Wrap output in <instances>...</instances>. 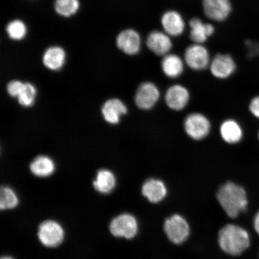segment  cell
I'll list each match as a JSON object with an SVG mask.
<instances>
[{"mask_svg":"<svg viewBox=\"0 0 259 259\" xmlns=\"http://www.w3.org/2000/svg\"><path fill=\"white\" fill-rule=\"evenodd\" d=\"M217 198L230 218L235 219L247 208V193L242 187L228 182L219 188Z\"/></svg>","mask_w":259,"mask_h":259,"instance_id":"6da1fadb","label":"cell"},{"mask_svg":"<svg viewBox=\"0 0 259 259\" xmlns=\"http://www.w3.org/2000/svg\"><path fill=\"white\" fill-rule=\"evenodd\" d=\"M219 244L226 254L238 256L250 247V235L241 226L227 225L219 231Z\"/></svg>","mask_w":259,"mask_h":259,"instance_id":"7a4b0ae2","label":"cell"},{"mask_svg":"<svg viewBox=\"0 0 259 259\" xmlns=\"http://www.w3.org/2000/svg\"><path fill=\"white\" fill-rule=\"evenodd\" d=\"M163 228L168 239L174 244H182L190 235L189 223L179 214H174L166 219Z\"/></svg>","mask_w":259,"mask_h":259,"instance_id":"3957f363","label":"cell"},{"mask_svg":"<svg viewBox=\"0 0 259 259\" xmlns=\"http://www.w3.org/2000/svg\"><path fill=\"white\" fill-rule=\"evenodd\" d=\"M138 223L134 215L123 213L112 220L110 226L112 234L116 237L132 239L137 235Z\"/></svg>","mask_w":259,"mask_h":259,"instance_id":"277c9868","label":"cell"},{"mask_svg":"<svg viewBox=\"0 0 259 259\" xmlns=\"http://www.w3.org/2000/svg\"><path fill=\"white\" fill-rule=\"evenodd\" d=\"M184 61L190 69L197 71L205 69L210 63L209 52L202 44H194L187 48Z\"/></svg>","mask_w":259,"mask_h":259,"instance_id":"5b68a950","label":"cell"},{"mask_svg":"<svg viewBox=\"0 0 259 259\" xmlns=\"http://www.w3.org/2000/svg\"><path fill=\"white\" fill-rule=\"evenodd\" d=\"M184 128L191 138L201 140L209 134L210 124L205 116L195 113L187 116L184 122Z\"/></svg>","mask_w":259,"mask_h":259,"instance_id":"8992f818","label":"cell"},{"mask_svg":"<svg viewBox=\"0 0 259 259\" xmlns=\"http://www.w3.org/2000/svg\"><path fill=\"white\" fill-rule=\"evenodd\" d=\"M38 236L44 245L48 247H55L63 241L64 231L58 223L50 220L44 222L40 226Z\"/></svg>","mask_w":259,"mask_h":259,"instance_id":"52a82bcc","label":"cell"},{"mask_svg":"<svg viewBox=\"0 0 259 259\" xmlns=\"http://www.w3.org/2000/svg\"><path fill=\"white\" fill-rule=\"evenodd\" d=\"M202 5L206 16L218 22L228 19L232 9L230 0H202Z\"/></svg>","mask_w":259,"mask_h":259,"instance_id":"ba28073f","label":"cell"},{"mask_svg":"<svg viewBox=\"0 0 259 259\" xmlns=\"http://www.w3.org/2000/svg\"><path fill=\"white\" fill-rule=\"evenodd\" d=\"M159 97V90L156 85L152 82H145L139 86L136 93V104L141 109H150L156 104Z\"/></svg>","mask_w":259,"mask_h":259,"instance_id":"9c48e42d","label":"cell"},{"mask_svg":"<svg viewBox=\"0 0 259 259\" xmlns=\"http://www.w3.org/2000/svg\"><path fill=\"white\" fill-rule=\"evenodd\" d=\"M236 69L235 61L229 54L216 55L210 64L212 75L219 79L228 78L235 72Z\"/></svg>","mask_w":259,"mask_h":259,"instance_id":"30bf717a","label":"cell"},{"mask_svg":"<svg viewBox=\"0 0 259 259\" xmlns=\"http://www.w3.org/2000/svg\"><path fill=\"white\" fill-rule=\"evenodd\" d=\"M141 38L137 31L127 29L122 31L116 38V45L123 53L135 56L141 48Z\"/></svg>","mask_w":259,"mask_h":259,"instance_id":"8fae6325","label":"cell"},{"mask_svg":"<svg viewBox=\"0 0 259 259\" xmlns=\"http://www.w3.org/2000/svg\"><path fill=\"white\" fill-rule=\"evenodd\" d=\"M146 44L149 50L158 56L169 54L172 48L170 36L164 31H152L149 34Z\"/></svg>","mask_w":259,"mask_h":259,"instance_id":"7c38bea8","label":"cell"},{"mask_svg":"<svg viewBox=\"0 0 259 259\" xmlns=\"http://www.w3.org/2000/svg\"><path fill=\"white\" fill-rule=\"evenodd\" d=\"M161 24L164 32L170 37H178L185 30L186 23L183 16L176 11L164 13L161 18Z\"/></svg>","mask_w":259,"mask_h":259,"instance_id":"4fadbf2b","label":"cell"},{"mask_svg":"<svg viewBox=\"0 0 259 259\" xmlns=\"http://www.w3.org/2000/svg\"><path fill=\"white\" fill-rule=\"evenodd\" d=\"M189 93L188 90L183 86L176 85L171 86L167 91L165 100L166 104L175 111L183 109L189 100Z\"/></svg>","mask_w":259,"mask_h":259,"instance_id":"5bb4252c","label":"cell"},{"mask_svg":"<svg viewBox=\"0 0 259 259\" xmlns=\"http://www.w3.org/2000/svg\"><path fill=\"white\" fill-rule=\"evenodd\" d=\"M190 38L194 44H203L215 32L212 24L204 23L199 18H193L189 22Z\"/></svg>","mask_w":259,"mask_h":259,"instance_id":"9a60e30c","label":"cell"},{"mask_svg":"<svg viewBox=\"0 0 259 259\" xmlns=\"http://www.w3.org/2000/svg\"><path fill=\"white\" fill-rule=\"evenodd\" d=\"M142 193L149 202L157 203L161 202L166 197L167 190L163 181L150 179L145 181L142 186Z\"/></svg>","mask_w":259,"mask_h":259,"instance_id":"2e32d148","label":"cell"},{"mask_svg":"<svg viewBox=\"0 0 259 259\" xmlns=\"http://www.w3.org/2000/svg\"><path fill=\"white\" fill-rule=\"evenodd\" d=\"M127 112V107L121 100L112 99L108 100L103 105L102 112L106 121L112 124H118L121 116Z\"/></svg>","mask_w":259,"mask_h":259,"instance_id":"e0dca14e","label":"cell"},{"mask_svg":"<svg viewBox=\"0 0 259 259\" xmlns=\"http://www.w3.org/2000/svg\"><path fill=\"white\" fill-rule=\"evenodd\" d=\"M161 68L167 77L176 78L183 72L184 61L177 55L169 54L163 57L161 61Z\"/></svg>","mask_w":259,"mask_h":259,"instance_id":"ac0fdd59","label":"cell"},{"mask_svg":"<svg viewBox=\"0 0 259 259\" xmlns=\"http://www.w3.org/2000/svg\"><path fill=\"white\" fill-rule=\"evenodd\" d=\"M66 60V53L63 49L54 47L45 52L43 62L48 69L51 70H58L63 66Z\"/></svg>","mask_w":259,"mask_h":259,"instance_id":"d6986e66","label":"cell"},{"mask_svg":"<svg viewBox=\"0 0 259 259\" xmlns=\"http://www.w3.org/2000/svg\"><path fill=\"white\" fill-rule=\"evenodd\" d=\"M220 133L223 140L229 144H236L240 141L243 137V132L240 125L232 119L223 123Z\"/></svg>","mask_w":259,"mask_h":259,"instance_id":"ffe728a7","label":"cell"},{"mask_svg":"<svg viewBox=\"0 0 259 259\" xmlns=\"http://www.w3.org/2000/svg\"><path fill=\"white\" fill-rule=\"evenodd\" d=\"M116 178L112 172L108 169H102L97 173L96 180L93 182L94 187L97 191L102 193H109L114 189Z\"/></svg>","mask_w":259,"mask_h":259,"instance_id":"44dd1931","label":"cell"},{"mask_svg":"<svg viewBox=\"0 0 259 259\" xmlns=\"http://www.w3.org/2000/svg\"><path fill=\"white\" fill-rule=\"evenodd\" d=\"M55 164L51 158L40 155L35 158L30 164V170L34 176L47 177L53 174L55 170Z\"/></svg>","mask_w":259,"mask_h":259,"instance_id":"7402d4cb","label":"cell"},{"mask_svg":"<svg viewBox=\"0 0 259 259\" xmlns=\"http://www.w3.org/2000/svg\"><path fill=\"white\" fill-rule=\"evenodd\" d=\"M79 8V0H56L55 4L56 12L64 17L75 14Z\"/></svg>","mask_w":259,"mask_h":259,"instance_id":"603a6c76","label":"cell"},{"mask_svg":"<svg viewBox=\"0 0 259 259\" xmlns=\"http://www.w3.org/2000/svg\"><path fill=\"white\" fill-rule=\"evenodd\" d=\"M18 204V199L14 191L8 187H3L0 193V208H14Z\"/></svg>","mask_w":259,"mask_h":259,"instance_id":"cb8c5ba5","label":"cell"},{"mask_svg":"<svg viewBox=\"0 0 259 259\" xmlns=\"http://www.w3.org/2000/svg\"><path fill=\"white\" fill-rule=\"evenodd\" d=\"M37 90L32 84L24 83L20 94L18 97L19 104L24 107H30L34 104Z\"/></svg>","mask_w":259,"mask_h":259,"instance_id":"d4e9b609","label":"cell"},{"mask_svg":"<svg viewBox=\"0 0 259 259\" xmlns=\"http://www.w3.org/2000/svg\"><path fill=\"white\" fill-rule=\"evenodd\" d=\"M6 31L10 38L15 40H20L27 34V27L20 20L13 21L8 24Z\"/></svg>","mask_w":259,"mask_h":259,"instance_id":"484cf974","label":"cell"},{"mask_svg":"<svg viewBox=\"0 0 259 259\" xmlns=\"http://www.w3.org/2000/svg\"><path fill=\"white\" fill-rule=\"evenodd\" d=\"M24 83L19 80H13L10 82L7 87L9 95L13 97H17L20 94Z\"/></svg>","mask_w":259,"mask_h":259,"instance_id":"4316f807","label":"cell"},{"mask_svg":"<svg viewBox=\"0 0 259 259\" xmlns=\"http://www.w3.org/2000/svg\"><path fill=\"white\" fill-rule=\"evenodd\" d=\"M245 46L249 57L252 58L258 56L259 54V44L258 42L247 40L245 41Z\"/></svg>","mask_w":259,"mask_h":259,"instance_id":"83f0119b","label":"cell"},{"mask_svg":"<svg viewBox=\"0 0 259 259\" xmlns=\"http://www.w3.org/2000/svg\"><path fill=\"white\" fill-rule=\"evenodd\" d=\"M249 109L252 115L259 119V96L254 97L249 105Z\"/></svg>","mask_w":259,"mask_h":259,"instance_id":"f1b7e54d","label":"cell"},{"mask_svg":"<svg viewBox=\"0 0 259 259\" xmlns=\"http://www.w3.org/2000/svg\"><path fill=\"white\" fill-rule=\"evenodd\" d=\"M254 228L255 232L259 235V211L255 215L254 220Z\"/></svg>","mask_w":259,"mask_h":259,"instance_id":"f546056e","label":"cell"},{"mask_svg":"<svg viewBox=\"0 0 259 259\" xmlns=\"http://www.w3.org/2000/svg\"><path fill=\"white\" fill-rule=\"evenodd\" d=\"M1 259H14V258H12L11 257H2Z\"/></svg>","mask_w":259,"mask_h":259,"instance_id":"4dcf8cb0","label":"cell"},{"mask_svg":"<svg viewBox=\"0 0 259 259\" xmlns=\"http://www.w3.org/2000/svg\"><path fill=\"white\" fill-rule=\"evenodd\" d=\"M258 140H259V132H258Z\"/></svg>","mask_w":259,"mask_h":259,"instance_id":"1f68e13d","label":"cell"}]
</instances>
